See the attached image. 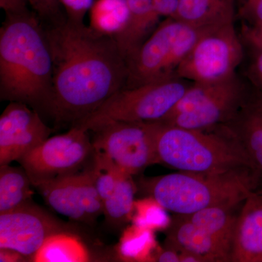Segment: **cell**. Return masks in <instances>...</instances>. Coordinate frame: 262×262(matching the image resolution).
Masks as SVG:
<instances>
[{
    "instance_id": "19",
    "label": "cell",
    "mask_w": 262,
    "mask_h": 262,
    "mask_svg": "<svg viewBox=\"0 0 262 262\" xmlns=\"http://www.w3.org/2000/svg\"><path fill=\"white\" fill-rule=\"evenodd\" d=\"M243 203L208 207L191 214L182 215L232 248L234 230Z\"/></svg>"
},
{
    "instance_id": "6",
    "label": "cell",
    "mask_w": 262,
    "mask_h": 262,
    "mask_svg": "<svg viewBox=\"0 0 262 262\" xmlns=\"http://www.w3.org/2000/svg\"><path fill=\"white\" fill-rule=\"evenodd\" d=\"M212 28V27H211ZM210 28H196L167 18L126 61L127 77L123 89L177 77V69L198 38Z\"/></svg>"
},
{
    "instance_id": "3",
    "label": "cell",
    "mask_w": 262,
    "mask_h": 262,
    "mask_svg": "<svg viewBox=\"0 0 262 262\" xmlns=\"http://www.w3.org/2000/svg\"><path fill=\"white\" fill-rule=\"evenodd\" d=\"M146 123L154 141L158 164L196 173H222L242 168L253 170L238 141L222 125L195 130L159 121Z\"/></svg>"
},
{
    "instance_id": "30",
    "label": "cell",
    "mask_w": 262,
    "mask_h": 262,
    "mask_svg": "<svg viewBox=\"0 0 262 262\" xmlns=\"http://www.w3.org/2000/svg\"><path fill=\"white\" fill-rule=\"evenodd\" d=\"M27 0H0V8L6 14H19L29 11Z\"/></svg>"
},
{
    "instance_id": "17",
    "label": "cell",
    "mask_w": 262,
    "mask_h": 262,
    "mask_svg": "<svg viewBox=\"0 0 262 262\" xmlns=\"http://www.w3.org/2000/svg\"><path fill=\"white\" fill-rule=\"evenodd\" d=\"M222 126L238 141L262 179V96L251 89L235 116Z\"/></svg>"
},
{
    "instance_id": "27",
    "label": "cell",
    "mask_w": 262,
    "mask_h": 262,
    "mask_svg": "<svg viewBox=\"0 0 262 262\" xmlns=\"http://www.w3.org/2000/svg\"><path fill=\"white\" fill-rule=\"evenodd\" d=\"M238 15L244 24L258 26L262 24V0H241Z\"/></svg>"
},
{
    "instance_id": "7",
    "label": "cell",
    "mask_w": 262,
    "mask_h": 262,
    "mask_svg": "<svg viewBox=\"0 0 262 262\" xmlns=\"http://www.w3.org/2000/svg\"><path fill=\"white\" fill-rule=\"evenodd\" d=\"M250 91L237 74L220 82L192 83L159 122L195 130L215 128L233 119Z\"/></svg>"
},
{
    "instance_id": "21",
    "label": "cell",
    "mask_w": 262,
    "mask_h": 262,
    "mask_svg": "<svg viewBox=\"0 0 262 262\" xmlns=\"http://www.w3.org/2000/svg\"><path fill=\"white\" fill-rule=\"evenodd\" d=\"M136 190L133 176L122 170L113 192L103 201V214L108 223L120 225L129 220Z\"/></svg>"
},
{
    "instance_id": "1",
    "label": "cell",
    "mask_w": 262,
    "mask_h": 262,
    "mask_svg": "<svg viewBox=\"0 0 262 262\" xmlns=\"http://www.w3.org/2000/svg\"><path fill=\"white\" fill-rule=\"evenodd\" d=\"M43 27L53 66L51 116L73 125L125 87L126 61L113 36L84 23Z\"/></svg>"
},
{
    "instance_id": "11",
    "label": "cell",
    "mask_w": 262,
    "mask_h": 262,
    "mask_svg": "<svg viewBox=\"0 0 262 262\" xmlns=\"http://www.w3.org/2000/svg\"><path fill=\"white\" fill-rule=\"evenodd\" d=\"M75 232L33 201L0 213V249L12 250L25 258L35 256L53 236Z\"/></svg>"
},
{
    "instance_id": "20",
    "label": "cell",
    "mask_w": 262,
    "mask_h": 262,
    "mask_svg": "<svg viewBox=\"0 0 262 262\" xmlns=\"http://www.w3.org/2000/svg\"><path fill=\"white\" fill-rule=\"evenodd\" d=\"M32 186L21 166L0 165V213L13 211L32 201Z\"/></svg>"
},
{
    "instance_id": "16",
    "label": "cell",
    "mask_w": 262,
    "mask_h": 262,
    "mask_svg": "<svg viewBox=\"0 0 262 262\" xmlns=\"http://www.w3.org/2000/svg\"><path fill=\"white\" fill-rule=\"evenodd\" d=\"M230 261L262 262V192L251 193L243 203L232 237Z\"/></svg>"
},
{
    "instance_id": "8",
    "label": "cell",
    "mask_w": 262,
    "mask_h": 262,
    "mask_svg": "<svg viewBox=\"0 0 262 262\" xmlns=\"http://www.w3.org/2000/svg\"><path fill=\"white\" fill-rule=\"evenodd\" d=\"M234 22L212 27L201 34L176 75L192 83H213L235 75L245 59V46Z\"/></svg>"
},
{
    "instance_id": "12",
    "label": "cell",
    "mask_w": 262,
    "mask_h": 262,
    "mask_svg": "<svg viewBox=\"0 0 262 262\" xmlns=\"http://www.w3.org/2000/svg\"><path fill=\"white\" fill-rule=\"evenodd\" d=\"M36 188L53 211L75 222L91 225L103 214V201L95 186L89 165L82 171Z\"/></svg>"
},
{
    "instance_id": "28",
    "label": "cell",
    "mask_w": 262,
    "mask_h": 262,
    "mask_svg": "<svg viewBox=\"0 0 262 262\" xmlns=\"http://www.w3.org/2000/svg\"><path fill=\"white\" fill-rule=\"evenodd\" d=\"M67 19L74 23H84L86 13L91 9L93 0H61Z\"/></svg>"
},
{
    "instance_id": "15",
    "label": "cell",
    "mask_w": 262,
    "mask_h": 262,
    "mask_svg": "<svg viewBox=\"0 0 262 262\" xmlns=\"http://www.w3.org/2000/svg\"><path fill=\"white\" fill-rule=\"evenodd\" d=\"M167 248L192 253L205 261H230L231 247L182 215H174L167 231Z\"/></svg>"
},
{
    "instance_id": "24",
    "label": "cell",
    "mask_w": 262,
    "mask_h": 262,
    "mask_svg": "<svg viewBox=\"0 0 262 262\" xmlns=\"http://www.w3.org/2000/svg\"><path fill=\"white\" fill-rule=\"evenodd\" d=\"M89 168L94 177L96 189L103 201L113 192L123 170L119 168L106 155L96 149Z\"/></svg>"
},
{
    "instance_id": "25",
    "label": "cell",
    "mask_w": 262,
    "mask_h": 262,
    "mask_svg": "<svg viewBox=\"0 0 262 262\" xmlns=\"http://www.w3.org/2000/svg\"><path fill=\"white\" fill-rule=\"evenodd\" d=\"M44 26L56 25L67 20L61 0H27Z\"/></svg>"
},
{
    "instance_id": "4",
    "label": "cell",
    "mask_w": 262,
    "mask_h": 262,
    "mask_svg": "<svg viewBox=\"0 0 262 262\" xmlns=\"http://www.w3.org/2000/svg\"><path fill=\"white\" fill-rule=\"evenodd\" d=\"M262 180L253 169L226 173H178L141 179L139 187L164 209L187 215L208 207L237 205L256 191Z\"/></svg>"
},
{
    "instance_id": "5",
    "label": "cell",
    "mask_w": 262,
    "mask_h": 262,
    "mask_svg": "<svg viewBox=\"0 0 262 262\" xmlns=\"http://www.w3.org/2000/svg\"><path fill=\"white\" fill-rule=\"evenodd\" d=\"M192 83L175 77L122 89L72 126L93 131L112 122L160 121L170 113Z\"/></svg>"
},
{
    "instance_id": "29",
    "label": "cell",
    "mask_w": 262,
    "mask_h": 262,
    "mask_svg": "<svg viewBox=\"0 0 262 262\" xmlns=\"http://www.w3.org/2000/svg\"><path fill=\"white\" fill-rule=\"evenodd\" d=\"M241 37L248 50L262 49V24L249 26L242 24Z\"/></svg>"
},
{
    "instance_id": "32",
    "label": "cell",
    "mask_w": 262,
    "mask_h": 262,
    "mask_svg": "<svg viewBox=\"0 0 262 262\" xmlns=\"http://www.w3.org/2000/svg\"><path fill=\"white\" fill-rule=\"evenodd\" d=\"M180 262H203L199 256L192 253H180Z\"/></svg>"
},
{
    "instance_id": "31",
    "label": "cell",
    "mask_w": 262,
    "mask_h": 262,
    "mask_svg": "<svg viewBox=\"0 0 262 262\" xmlns=\"http://www.w3.org/2000/svg\"><path fill=\"white\" fill-rule=\"evenodd\" d=\"M154 259L160 262H180V253L173 248H167L158 253Z\"/></svg>"
},
{
    "instance_id": "22",
    "label": "cell",
    "mask_w": 262,
    "mask_h": 262,
    "mask_svg": "<svg viewBox=\"0 0 262 262\" xmlns=\"http://www.w3.org/2000/svg\"><path fill=\"white\" fill-rule=\"evenodd\" d=\"M90 11V27L115 36L125 27L128 18L127 0H96Z\"/></svg>"
},
{
    "instance_id": "10",
    "label": "cell",
    "mask_w": 262,
    "mask_h": 262,
    "mask_svg": "<svg viewBox=\"0 0 262 262\" xmlns=\"http://www.w3.org/2000/svg\"><path fill=\"white\" fill-rule=\"evenodd\" d=\"M93 132L94 149L130 175H137L147 167L158 164L146 122H108Z\"/></svg>"
},
{
    "instance_id": "13",
    "label": "cell",
    "mask_w": 262,
    "mask_h": 262,
    "mask_svg": "<svg viewBox=\"0 0 262 262\" xmlns=\"http://www.w3.org/2000/svg\"><path fill=\"white\" fill-rule=\"evenodd\" d=\"M52 132L34 108L25 103L10 102L0 117V165L18 161Z\"/></svg>"
},
{
    "instance_id": "9",
    "label": "cell",
    "mask_w": 262,
    "mask_h": 262,
    "mask_svg": "<svg viewBox=\"0 0 262 262\" xmlns=\"http://www.w3.org/2000/svg\"><path fill=\"white\" fill-rule=\"evenodd\" d=\"M94 151L89 131L72 126L66 134L48 138L17 162L36 188L82 171L91 163Z\"/></svg>"
},
{
    "instance_id": "23",
    "label": "cell",
    "mask_w": 262,
    "mask_h": 262,
    "mask_svg": "<svg viewBox=\"0 0 262 262\" xmlns=\"http://www.w3.org/2000/svg\"><path fill=\"white\" fill-rule=\"evenodd\" d=\"M34 257L39 261H82L88 253L75 234L61 233L48 239Z\"/></svg>"
},
{
    "instance_id": "18",
    "label": "cell",
    "mask_w": 262,
    "mask_h": 262,
    "mask_svg": "<svg viewBox=\"0 0 262 262\" xmlns=\"http://www.w3.org/2000/svg\"><path fill=\"white\" fill-rule=\"evenodd\" d=\"M237 0H179L172 18L196 28L233 23Z\"/></svg>"
},
{
    "instance_id": "2",
    "label": "cell",
    "mask_w": 262,
    "mask_h": 262,
    "mask_svg": "<svg viewBox=\"0 0 262 262\" xmlns=\"http://www.w3.org/2000/svg\"><path fill=\"white\" fill-rule=\"evenodd\" d=\"M53 66L44 27L34 12L6 14L0 29V99L51 115Z\"/></svg>"
},
{
    "instance_id": "14",
    "label": "cell",
    "mask_w": 262,
    "mask_h": 262,
    "mask_svg": "<svg viewBox=\"0 0 262 262\" xmlns=\"http://www.w3.org/2000/svg\"><path fill=\"white\" fill-rule=\"evenodd\" d=\"M179 0H127L128 18L123 29L113 36L127 61L144 44L160 24L161 18H172Z\"/></svg>"
},
{
    "instance_id": "26",
    "label": "cell",
    "mask_w": 262,
    "mask_h": 262,
    "mask_svg": "<svg viewBox=\"0 0 262 262\" xmlns=\"http://www.w3.org/2000/svg\"><path fill=\"white\" fill-rule=\"evenodd\" d=\"M250 58L246 76L251 89L262 96V49L249 50Z\"/></svg>"
}]
</instances>
